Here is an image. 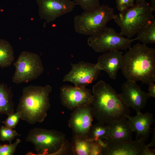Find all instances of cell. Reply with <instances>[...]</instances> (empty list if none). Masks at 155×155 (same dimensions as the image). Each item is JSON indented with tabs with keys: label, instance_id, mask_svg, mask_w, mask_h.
<instances>
[{
	"label": "cell",
	"instance_id": "cell-12",
	"mask_svg": "<svg viewBox=\"0 0 155 155\" xmlns=\"http://www.w3.org/2000/svg\"><path fill=\"white\" fill-rule=\"evenodd\" d=\"M93 117L91 104L73 110L68 121V126L73 135L87 137Z\"/></svg>",
	"mask_w": 155,
	"mask_h": 155
},
{
	"label": "cell",
	"instance_id": "cell-28",
	"mask_svg": "<svg viewBox=\"0 0 155 155\" xmlns=\"http://www.w3.org/2000/svg\"><path fill=\"white\" fill-rule=\"evenodd\" d=\"M135 0H116L117 7L119 12L123 11L134 4Z\"/></svg>",
	"mask_w": 155,
	"mask_h": 155
},
{
	"label": "cell",
	"instance_id": "cell-6",
	"mask_svg": "<svg viewBox=\"0 0 155 155\" xmlns=\"http://www.w3.org/2000/svg\"><path fill=\"white\" fill-rule=\"evenodd\" d=\"M63 133L54 129L35 128L31 129L26 138L32 143L37 154L55 155L66 140Z\"/></svg>",
	"mask_w": 155,
	"mask_h": 155
},
{
	"label": "cell",
	"instance_id": "cell-25",
	"mask_svg": "<svg viewBox=\"0 0 155 155\" xmlns=\"http://www.w3.org/2000/svg\"><path fill=\"white\" fill-rule=\"evenodd\" d=\"M21 142L17 139L13 144L0 145V155H13L15 153L18 145Z\"/></svg>",
	"mask_w": 155,
	"mask_h": 155
},
{
	"label": "cell",
	"instance_id": "cell-30",
	"mask_svg": "<svg viewBox=\"0 0 155 155\" xmlns=\"http://www.w3.org/2000/svg\"><path fill=\"white\" fill-rule=\"evenodd\" d=\"M154 82L150 83L148 85V92L150 97H155V84Z\"/></svg>",
	"mask_w": 155,
	"mask_h": 155
},
{
	"label": "cell",
	"instance_id": "cell-1",
	"mask_svg": "<svg viewBox=\"0 0 155 155\" xmlns=\"http://www.w3.org/2000/svg\"><path fill=\"white\" fill-rule=\"evenodd\" d=\"M92 92L93 115L98 122L109 125L130 115L129 107L109 84L100 80L93 86Z\"/></svg>",
	"mask_w": 155,
	"mask_h": 155
},
{
	"label": "cell",
	"instance_id": "cell-33",
	"mask_svg": "<svg viewBox=\"0 0 155 155\" xmlns=\"http://www.w3.org/2000/svg\"><path fill=\"white\" fill-rule=\"evenodd\" d=\"M151 6L154 11L155 10V0H151Z\"/></svg>",
	"mask_w": 155,
	"mask_h": 155
},
{
	"label": "cell",
	"instance_id": "cell-34",
	"mask_svg": "<svg viewBox=\"0 0 155 155\" xmlns=\"http://www.w3.org/2000/svg\"><path fill=\"white\" fill-rule=\"evenodd\" d=\"M146 0H135L136 2H141L146 1Z\"/></svg>",
	"mask_w": 155,
	"mask_h": 155
},
{
	"label": "cell",
	"instance_id": "cell-21",
	"mask_svg": "<svg viewBox=\"0 0 155 155\" xmlns=\"http://www.w3.org/2000/svg\"><path fill=\"white\" fill-rule=\"evenodd\" d=\"M136 40L144 44L155 43V19L151 20L137 34Z\"/></svg>",
	"mask_w": 155,
	"mask_h": 155
},
{
	"label": "cell",
	"instance_id": "cell-20",
	"mask_svg": "<svg viewBox=\"0 0 155 155\" xmlns=\"http://www.w3.org/2000/svg\"><path fill=\"white\" fill-rule=\"evenodd\" d=\"M92 142L87 137L73 135L71 143L73 155H90Z\"/></svg>",
	"mask_w": 155,
	"mask_h": 155
},
{
	"label": "cell",
	"instance_id": "cell-10",
	"mask_svg": "<svg viewBox=\"0 0 155 155\" xmlns=\"http://www.w3.org/2000/svg\"><path fill=\"white\" fill-rule=\"evenodd\" d=\"M38 7V13L41 19L47 23L71 12L76 5L71 0H36Z\"/></svg>",
	"mask_w": 155,
	"mask_h": 155
},
{
	"label": "cell",
	"instance_id": "cell-3",
	"mask_svg": "<svg viewBox=\"0 0 155 155\" xmlns=\"http://www.w3.org/2000/svg\"><path fill=\"white\" fill-rule=\"evenodd\" d=\"M52 91L49 85L24 87L16 109L21 114V119L30 124L43 122L51 106L49 96Z\"/></svg>",
	"mask_w": 155,
	"mask_h": 155
},
{
	"label": "cell",
	"instance_id": "cell-2",
	"mask_svg": "<svg viewBox=\"0 0 155 155\" xmlns=\"http://www.w3.org/2000/svg\"><path fill=\"white\" fill-rule=\"evenodd\" d=\"M123 55L120 69L127 80L148 85L155 82V50L137 43Z\"/></svg>",
	"mask_w": 155,
	"mask_h": 155
},
{
	"label": "cell",
	"instance_id": "cell-4",
	"mask_svg": "<svg viewBox=\"0 0 155 155\" xmlns=\"http://www.w3.org/2000/svg\"><path fill=\"white\" fill-rule=\"evenodd\" d=\"M154 11L146 1L136 2L126 10L115 14L113 20L120 28V33L130 38L154 18Z\"/></svg>",
	"mask_w": 155,
	"mask_h": 155
},
{
	"label": "cell",
	"instance_id": "cell-26",
	"mask_svg": "<svg viewBox=\"0 0 155 155\" xmlns=\"http://www.w3.org/2000/svg\"><path fill=\"white\" fill-rule=\"evenodd\" d=\"M6 120L2 121L5 126L11 128L15 129L21 119V114L18 112L14 113L8 115Z\"/></svg>",
	"mask_w": 155,
	"mask_h": 155
},
{
	"label": "cell",
	"instance_id": "cell-22",
	"mask_svg": "<svg viewBox=\"0 0 155 155\" xmlns=\"http://www.w3.org/2000/svg\"><path fill=\"white\" fill-rule=\"evenodd\" d=\"M109 130L108 125L98 122L92 125L87 137L92 142H96L99 139L106 140Z\"/></svg>",
	"mask_w": 155,
	"mask_h": 155
},
{
	"label": "cell",
	"instance_id": "cell-11",
	"mask_svg": "<svg viewBox=\"0 0 155 155\" xmlns=\"http://www.w3.org/2000/svg\"><path fill=\"white\" fill-rule=\"evenodd\" d=\"M93 94L86 88L64 85L60 88V98L62 105L68 109L73 110L82 106L91 104Z\"/></svg>",
	"mask_w": 155,
	"mask_h": 155
},
{
	"label": "cell",
	"instance_id": "cell-17",
	"mask_svg": "<svg viewBox=\"0 0 155 155\" xmlns=\"http://www.w3.org/2000/svg\"><path fill=\"white\" fill-rule=\"evenodd\" d=\"M108 125L109 130L107 139L117 142L132 140L133 132L131 123L127 118L114 121Z\"/></svg>",
	"mask_w": 155,
	"mask_h": 155
},
{
	"label": "cell",
	"instance_id": "cell-31",
	"mask_svg": "<svg viewBox=\"0 0 155 155\" xmlns=\"http://www.w3.org/2000/svg\"><path fill=\"white\" fill-rule=\"evenodd\" d=\"M155 152L154 149H150L149 147L146 146L144 149L142 155H155Z\"/></svg>",
	"mask_w": 155,
	"mask_h": 155
},
{
	"label": "cell",
	"instance_id": "cell-36",
	"mask_svg": "<svg viewBox=\"0 0 155 155\" xmlns=\"http://www.w3.org/2000/svg\"></svg>",
	"mask_w": 155,
	"mask_h": 155
},
{
	"label": "cell",
	"instance_id": "cell-13",
	"mask_svg": "<svg viewBox=\"0 0 155 155\" xmlns=\"http://www.w3.org/2000/svg\"><path fill=\"white\" fill-rule=\"evenodd\" d=\"M136 82L127 80L122 85L120 94L127 106L138 113L144 107L150 97L148 93L142 90Z\"/></svg>",
	"mask_w": 155,
	"mask_h": 155
},
{
	"label": "cell",
	"instance_id": "cell-18",
	"mask_svg": "<svg viewBox=\"0 0 155 155\" xmlns=\"http://www.w3.org/2000/svg\"><path fill=\"white\" fill-rule=\"evenodd\" d=\"M13 97L11 88L4 83L0 84V114L8 115L14 113Z\"/></svg>",
	"mask_w": 155,
	"mask_h": 155
},
{
	"label": "cell",
	"instance_id": "cell-8",
	"mask_svg": "<svg viewBox=\"0 0 155 155\" xmlns=\"http://www.w3.org/2000/svg\"><path fill=\"white\" fill-rule=\"evenodd\" d=\"M135 38H126L113 28L107 26L97 34L89 36L87 43L95 52L105 53L114 50L129 49Z\"/></svg>",
	"mask_w": 155,
	"mask_h": 155
},
{
	"label": "cell",
	"instance_id": "cell-16",
	"mask_svg": "<svg viewBox=\"0 0 155 155\" xmlns=\"http://www.w3.org/2000/svg\"><path fill=\"white\" fill-rule=\"evenodd\" d=\"M126 118L131 123L133 132L136 133V138L146 141L150 136L151 126L154 121L152 114L140 112L137 113L135 116L129 115Z\"/></svg>",
	"mask_w": 155,
	"mask_h": 155
},
{
	"label": "cell",
	"instance_id": "cell-15",
	"mask_svg": "<svg viewBox=\"0 0 155 155\" xmlns=\"http://www.w3.org/2000/svg\"><path fill=\"white\" fill-rule=\"evenodd\" d=\"M123 52L118 50L111 51L99 56L96 63L101 70L104 71L110 78L115 80L120 69Z\"/></svg>",
	"mask_w": 155,
	"mask_h": 155
},
{
	"label": "cell",
	"instance_id": "cell-23",
	"mask_svg": "<svg viewBox=\"0 0 155 155\" xmlns=\"http://www.w3.org/2000/svg\"><path fill=\"white\" fill-rule=\"evenodd\" d=\"M18 136L20 135L13 129L5 126H2L0 128V139L3 142L7 141L11 144L12 140Z\"/></svg>",
	"mask_w": 155,
	"mask_h": 155
},
{
	"label": "cell",
	"instance_id": "cell-24",
	"mask_svg": "<svg viewBox=\"0 0 155 155\" xmlns=\"http://www.w3.org/2000/svg\"><path fill=\"white\" fill-rule=\"evenodd\" d=\"M76 5L79 6L84 11L92 10L100 5L99 0H75Z\"/></svg>",
	"mask_w": 155,
	"mask_h": 155
},
{
	"label": "cell",
	"instance_id": "cell-7",
	"mask_svg": "<svg viewBox=\"0 0 155 155\" xmlns=\"http://www.w3.org/2000/svg\"><path fill=\"white\" fill-rule=\"evenodd\" d=\"M13 64L15 71L12 81L17 84L27 83L36 79L44 71L40 57L32 52H22Z\"/></svg>",
	"mask_w": 155,
	"mask_h": 155
},
{
	"label": "cell",
	"instance_id": "cell-5",
	"mask_svg": "<svg viewBox=\"0 0 155 155\" xmlns=\"http://www.w3.org/2000/svg\"><path fill=\"white\" fill-rule=\"evenodd\" d=\"M115 15L114 9L107 5H100L92 10L84 11L74 18L75 30L80 34L94 35L105 28Z\"/></svg>",
	"mask_w": 155,
	"mask_h": 155
},
{
	"label": "cell",
	"instance_id": "cell-9",
	"mask_svg": "<svg viewBox=\"0 0 155 155\" xmlns=\"http://www.w3.org/2000/svg\"><path fill=\"white\" fill-rule=\"evenodd\" d=\"M71 65V69L63 81L71 82L76 87L86 88L97 79L101 71L96 64L81 61Z\"/></svg>",
	"mask_w": 155,
	"mask_h": 155
},
{
	"label": "cell",
	"instance_id": "cell-19",
	"mask_svg": "<svg viewBox=\"0 0 155 155\" xmlns=\"http://www.w3.org/2000/svg\"><path fill=\"white\" fill-rule=\"evenodd\" d=\"M14 59V51L11 44L4 39H0V67L10 66Z\"/></svg>",
	"mask_w": 155,
	"mask_h": 155
},
{
	"label": "cell",
	"instance_id": "cell-14",
	"mask_svg": "<svg viewBox=\"0 0 155 155\" xmlns=\"http://www.w3.org/2000/svg\"><path fill=\"white\" fill-rule=\"evenodd\" d=\"M108 144L102 155H142L146 146L145 141L136 138L134 140L117 142L106 140Z\"/></svg>",
	"mask_w": 155,
	"mask_h": 155
},
{
	"label": "cell",
	"instance_id": "cell-35",
	"mask_svg": "<svg viewBox=\"0 0 155 155\" xmlns=\"http://www.w3.org/2000/svg\"><path fill=\"white\" fill-rule=\"evenodd\" d=\"M0 145H1V144H0Z\"/></svg>",
	"mask_w": 155,
	"mask_h": 155
},
{
	"label": "cell",
	"instance_id": "cell-29",
	"mask_svg": "<svg viewBox=\"0 0 155 155\" xmlns=\"http://www.w3.org/2000/svg\"><path fill=\"white\" fill-rule=\"evenodd\" d=\"M90 155H102V148L96 142H92Z\"/></svg>",
	"mask_w": 155,
	"mask_h": 155
},
{
	"label": "cell",
	"instance_id": "cell-27",
	"mask_svg": "<svg viewBox=\"0 0 155 155\" xmlns=\"http://www.w3.org/2000/svg\"><path fill=\"white\" fill-rule=\"evenodd\" d=\"M73 155L71 143L67 140L55 154V155Z\"/></svg>",
	"mask_w": 155,
	"mask_h": 155
},
{
	"label": "cell",
	"instance_id": "cell-32",
	"mask_svg": "<svg viewBox=\"0 0 155 155\" xmlns=\"http://www.w3.org/2000/svg\"><path fill=\"white\" fill-rule=\"evenodd\" d=\"M155 131H154L151 142L148 144H146V146L149 147L151 146H155Z\"/></svg>",
	"mask_w": 155,
	"mask_h": 155
}]
</instances>
